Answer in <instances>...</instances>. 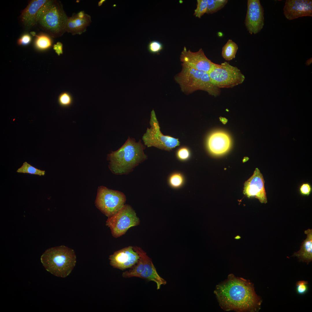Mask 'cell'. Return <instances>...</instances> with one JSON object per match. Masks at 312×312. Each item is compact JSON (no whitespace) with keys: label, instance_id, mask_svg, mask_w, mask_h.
Masks as SVG:
<instances>
[{"label":"cell","instance_id":"obj_6","mask_svg":"<svg viewBox=\"0 0 312 312\" xmlns=\"http://www.w3.org/2000/svg\"><path fill=\"white\" fill-rule=\"evenodd\" d=\"M208 73L213 83L220 89L233 87L242 83L245 79L238 68L226 62L214 63Z\"/></svg>","mask_w":312,"mask_h":312},{"label":"cell","instance_id":"obj_20","mask_svg":"<svg viewBox=\"0 0 312 312\" xmlns=\"http://www.w3.org/2000/svg\"><path fill=\"white\" fill-rule=\"evenodd\" d=\"M238 48L236 43L229 39L222 48V57L226 61L232 60L235 57Z\"/></svg>","mask_w":312,"mask_h":312},{"label":"cell","instance_id":"obj_23","mask_svg":"<svg viewBox=\"0 0 312 312\" xmlns=\"http://www.w3.org/2000/svg\"><path fill=\"white\" fill-rule=\"evenodd\" d=\"M227 0H207L206 13H215L223 8L228 2Z\"/></svg>","mask_w":312,"mask_h":312},{"label":"cell","instance_id":"obj_27","mask_svg":"<svg viewBox=\"0 0 312 312\" xmlns=\"http://www.w3.org/2000/svg\"><path fill=\"white\" fill-rule=\"evenodd\" d=\"M163 48V46L162 43L156 40L150 41L147 46L148 51L153 54H159Z\"/></svg>","mask_w":312,"mask_h":312},{"label":"cell","instance_id":"obj_22","mask_svg":"<svg viewBox=\"0 0 312 312\" xmlns=\"http://www.w3.org/2000/svg\"><path fill=\"white\" fill-rule=\"evenodd\" d=\"M35 45L38 49L40 50H46L51 45V40L49 36L44 34L36 35Z\"/></svg>","mask_w":312,"mask_h":312},{"label":"cell","instance_id":"obj_2","mask_svg":"<svg viewBox=\"0 0 312 312\" xmlns=\"http://www.w3.org/2000/svg\"><path fill=\"white\" fill-rule=\"evenodd\" d=\"M145 146L141 140L136 142L129 136L120 148L107 155L111 171L116 175L127 174L132 171L147 159L144 152Z\"/></svg>","mask_w":312,"mask_h":312},{"label":"cell","instance_id":"obj_19","mask_svg":"<svg viewBox=\"0 0 312 312\" xmlns=\"http://www.w3.org/2000/svg\"><path fill=\"white\" fill-rule=\"evenodd\" d=\"M307 235L306 239L302 243L300 250L294 253L293 256L308 263L312 260V230L308 229L304 231Z\"/></svg>","mask_w":312,"mask_h":312},{"label":"cell","instance_id":"obj_12","mask_svg":"<svg viewBox=\"0 0 312 312\" xmlns=\"http://www.w3.org/2000/svg\"><path fill=\"white\" fill-rule=\"evenodd\" d=\"M140 256L129 246L115 252L109 257L110 264L114 268L123 270L131 268L138 261Z\"/></svg>","mask_w":312,"mask_h":312},{"label":"cell","instance_id":"obj_29","mask_svg":"<svg viewBox=\"0 0 312 312\" xmlns=\"http://www.w3.org/2000/svg\"><path fill=\"white\" fill-rule=\"evenodd\" d=\"M307 281H300L296 283V290L297 293L300 295L306 293L308 290Z\"/></svg>","mask_w":312,"mask_h":312},{"label":"cell","instance_id":"obj_24","mask_svg":"<svg viewBox=\"0 0 312 312\" xmlns=\"http://www.w3.org/2000/svg\"><path fill=\"white\" fill-rule=\"evenodd\" d=\"M16 172L38 175L40 176L44 175L45 172V171L37 169L26 161L24 162L21 167L18 169Z\"/></svg>","mask_w":312,"mask_h":312},{"label":"cell","instance_id":"obj_15","mask_svg":"<svg viewBox=\"0 0 312 312\" xmlns=\"http://www.w3.org/2000/svg\"><path fill=\"white\" fill-rule=\"evenodd\" d=\"M133 248L142 258L144 263V269L139 278L154 282L156 284L157 290L160 288L162 285L166 284V281L159 275L152 259L140 247L133 246Z\"/></svg>","mask_w":312,"mask_h":312},{"label":"cell","instance_id":"obj_28","mask_svg":"<svg viewBox=\"0 0 312 312\" xmlns=\"http://www.w3.org/2000/svg\"><path fill=\"white\" fill-rule=\"evenodd\" d=\"M184 179L182 175L179 173H175L170 177L169 183L170 185L175 188L180 187L183 182Z\"/></svg>","mask_w":312,"mask_h":312},{"label":"cell","instance_id":"obj_5","mask_svg":"<svg viewBox=\"0 0 312 312\" xmlns=\"http://www.w3.org/2000/svg\"><path fill=\"white\" fill-rule=\"evenodd\" d=\"M68 17L65 12L61 2L52 1L45 12L38 19L41 27L54 37L62 36L65 32Z\"/></svg>","mask_w":312,"mask_h":312},{"label":"cell","instance_id":"obj_32","mask_svg":"<svg viewBox=\"0 0 312 312\" xmlns=\"http://www.w3.org/2000/svg\"><path fill=\"white\" fill-rule=\"evenodd\" d=\"M300 189L301 194L304 195H309L311 190V186L308 183L302 184L300 186Z\"/></svg>","mask_w":312,"mask_h":312},{"label":"cell","instance_id":"obj_13","mask_svg":"<svg viewBox=\"0 0 312 312\" xmlns=\"http://www.w3.org/2000/svg\"><path fill=\"white\" fill-rule=\"evenodd\" d=\"M243 193L248 198H256L261 203L267 202L264 179L258 168L255 169L253 175L244 183Z\"/></svg>","mask_w":312,"mask_h":312},{"label":"cell","instance_id":"obj_17","mask_svg":"<svg viewBox=\"0 0 312 312\" xmlns=\"http://www.w3.org/2000/svg\"><path fill=\"white\" fill-rule=\"evenodd\" d=\"M48 0H32L30 1L21 14L20 18L27 27H30L36 24V17L40 9Z\"/></svg>","mask_w":312,"mask_h":312},{"label":"cell","instance_id":"obj_16","mask_svg":"<svg viewBox=\"0 0 312 312\" xmlns=\"http://www.w3.org/2000/svg\"><path fill=\"white\" fill-rule=\"evenodd\" d=\"M231 144L230 139L226 133L218 131L212 133L209 137L207 142L209 151L215 155L224 153L229 149Z\"/></svg>","mask_w":312,"mask_h":312},{"label":"cell","instance_id":"obj_33","mask_svg":"<svg viewBox=\"0 0 312 312\" xmlns=\"http://www.w3.org/2000/svg\"><path fill=\"white\" fill-rule=\"evenodd\" d=\"M62 46V44L60 42H57L53 45V49L58 55L63 53Z\"/></svg>","mask_w":312,"mask_h":312},{"label":"cell","instance_id":"obj_11","mask_svg":"<svg viewBox=\"0 0 312 312\" xmlns=\"http://www.w3.org/2000/svg\"><path fill=\"white\" fill-rule=\"evenodd\" d=\"M182 64L200 71L208 72L214 63L208 58L202 48L196 52L187 50L185 47L180 56Z\"/></svg>","mask_w":312,"mask_h":312},{"label":"cell","instance_id":"obj_9","mask_svg":"<svg viewBox=\"0 0 312 312\" xmlns=\"http://www.w3.org/2000/svg\"><path fill=\"white\" fill-rule=\"evenodd\" d=\"M140 220L130 205L125 204L116 214L108 218L106 225L113 237L117 238L125 234L130 228L139 225Z\"/></svg>","mask_w":312,"mask_h":312},{"label":"cell","instance_id":"obj_36","mask_svg":"<svg viewBox=\"0 0 312 312\" xmlns=\"http://www.w3.org/2000/svg\"><path fill=\"white\" fill-rule=\"evenodd\" d=\"M30 33L33 36H36V33L34 31H32L30 32Z\"/></svg>","mask_w":312,"mask_h":312},{"label":"cell","instance_id":"obj_26","mask_svg":"<svg viewBox=\"0 0 312 312\" xmlns=\"http://www.w3.org/2000/svg\"><path fill=\"white\" fill-rule=\"evenodd\" d=\"M207 7V0H197L196 7L194 10V15L199 18L206 13Z\"/></svg>","mask_w":312,"mask_h":312},{"label":"cell","instance_id":"obj_21","mask_svg":"<svg viewBox=\"0 0 312 312\" xmlns=\"http://www.w3.org/2000/svg\"><path fill=\"white\" fill-rule=\"evenodd\" d=\"M144 268L143 261L142 258L140 257V259L131 268V269L123 272L122 274V276L125 278L133 277L139 278L143 271Z\"/></svg>","mask_w":312,"mask_h":312},{"label":"cell","instance_id":"obj_7","mask_svg":"<svg viewBox=\"0 0 312 312\" xmlns=\"http://www.w3.org/2000/svg\"><path fill=\"white\" fill-rule=\"evenodd\" d=\"M149 123L151 127L147 128L142 136L143 144L148 147H155L169 151L180 145L178 139L164 135L161 132L158 121L153 109L151 113Z\"/></svg>","mask_w":312,"mask_h":312},{"label":"cell","instance_id":"obj_25","mask_svg":"<svg viewBox=\"0 0 312 312\" xmlns=\"http://www.w3.org/2000/svg\"><path fill=\"white\" fill-rule=\"evenodd\" d=\"M57 101L59 105L63 107H67L70 106L73 102V98L71 95L68 92H63L59 96Z\"/></svg>","mask_w":312,"mask_h":312},{"label":"cell","instance_id":"obj_18","mask_svg":"<svg viewBox=\"0 0 312 312\" xmlns=\"http://www.w3.org/2000/svg\"><path fill=\"white\" fill-rule=\"evenodd\" d=\"M90 16L86 14L83 18L79 17L76 14L68 17L66 31L73 34H80L85 31L87 27L91 22Z\"/></svg>","mask_w":312,"mask_h":312},{"label":"cell","instance_id":"obj_35","mask_svg":"<svg viewBox=\"0 0 312 312\" xmlns=\"http://www.w3.org/2000/svg\"><path fill=\"white\" fill-rule=\"evenodd\" d=\"M104 1H105V0H101V1H100L98 3V5H99V6H101L102 5V4L103 3V2Z\"/></svg>","mask_w":312,"mask_h":312},{"label":"cell","instance_id":"obj_8","mask_svg":"<svg viewBox=\"0 0 312 312\" xmlns=\"http://www.w3.org/2000/svg\"><path fill=\"white\" fill-rule=\"evenodd\" d=\"M126 198L122 192L99 187L95 201L96 207L108 218L117 213L124 206Z\"/></svg>","mask_w":312,"mask_h":312},{"label":"cell","instance_id":"obj_14","mask_svg":"<svg viewBox=\"0 0 312 312\" xmlns=\"http://www.w3.org/2000/svg\"><path fill=\"white\" fill-rule=\"evenodd\" d=\"M284 14L289 20L299 17L312 16V1L287 0L283 8Z\"/></svg>","mask_w":312,"mask_h":312},{"label":"cell","instance_id":"obj_30","mask_svg":"<svg viewBox=\"0 0 312 312\" xmlns=\"http://www.w3.org/2000/svg\"><path fill=\"white\" fill-rule=\"evenodd\" d=\"M190 155L189 150L185 147L180 148L177 153V155L178 158L182 160L187 159L189 157Z\"/></svg>","mask_w":312,"mask_h":312},{"label":"cell","instance_id":"obj_34","mask_svg":"<svg viewBox=\"0 0 312 312\" xmlns=\"http://www.w3.org/2000/svg\"><path fill=\"white\" fill-rule=\"evenodd\" d=\"M77 16L79 18H84L86 14H85L84 12L83 11H81L77 14H76Z\"/></svg>","mask_w":312,"mask_h":312},{"label":"cell","instance_id":"obj_31","mask_svg":"<svg viewBox=\"0 0 312 312\" xmlns=\"http://www.w3.org/2000/svg\"><path fill=\"white\" fill-rule=\"evenodd\" d=\"M31 40V36L28 34L23 35L17 41V44L18 45H26L29 44Z\"/></svg>","mask_w":312,"mask_h":312},{"label":"cell","instance_id":"obj_3","mask_svg":"<svg viewBox=\"0 0 312 312\" xmlns=\"http://www.w3.org/2000/svg\"><path fill=\"white\" fill-rule=\"evenodd\" d=\"M40 259L47 271L62 278L65 277L70 274L76 262L74 250L64 245L47 249L42 254Z\"/></svg>","mask_w":312,"mask_h":312},{"label":"cell","instance_id":"obj_4","mask_svg":"<svg viewBox=\"0 0 312 312\" xmlns=\"http://www.w3.org/2000/svg\"><path fill=\"white\" fill-rule=\"evenodd\" d=\"M181 65V70L175 76L174 79L182 92L188 94L201 90L215 97L220 94V89L213 83L208 72Z\"/></svg>","mask_w":312,"mask_h":312},{"label":"cell","instance_id":"obj_10","mask_svg":"<svg viewBox=\"0 0 312 312\" xmlns=\"http://www.w3.org/2000/svg\"><path fill=\"white\" fill-rule=\"evenodd\" d=\"M246 27L251 34L261 31L264 25V10L259 0H248L245 21Z\"/></svg>","mask_w":312,"mask_h":312},{"label":"cell","instance_id":"obj_1","mask_svg":"<svg viewBox=\"0 0 312 312\" xmlns=\"http://www.w3.org/2000/svg\"><path fill=\"white\" fill-rule=\"evenodd\" d=\"M214 293L224 310L255 312L260 308L261 300L256 294L253 284L233 274L216 286Z\"/></svg>","mask_w":312,"mask_h":312}]
</instances>
